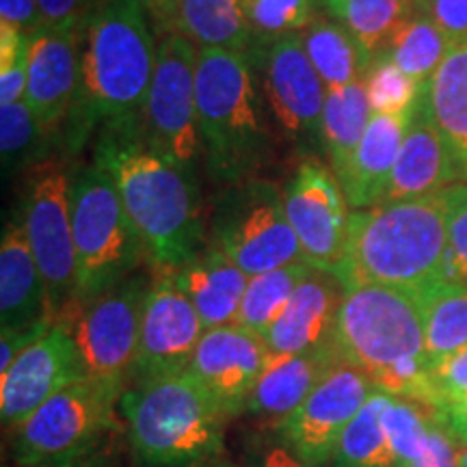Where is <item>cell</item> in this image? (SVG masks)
Listing matches in <instances>:
<instances>
[{"label": "cell", "mask_w": 467, "mask_h": 467, "mask_svg": "<svg viewBox=\"0 0 467 467\" xmlns=\"http://www.w3.org/2000/svg\"><path fill=\"white\" fill-rule=\"evenodd\" d=\"M93 162L113 178L156 268L175 271L202 254L203 219L195 173L151 148L139 117L104 126Z\"/></svg>", "instance_id": "obj_1"}, {"label": "cell", "mask_w": 467, "mask_h": 467, "mask_svg": "<svg viewBox=\"0 0 467 467\" xmlns=\"http://www.w3.org/2000/svg\"><path fill=\"white\" fill-rule=\"evenodd\" d=\"M331 344L337 358L364 372L377 389L433 409L424 307L418 292L379 284L348 285Z\"/></svg>", "instance_id": "obj_2"}, {"label": "cell", "mask_w": 467, "mask_h": 467, "mask_svg": "<svg viewBox=\"0 0 467 467\" xmlns=\"http://www.w3.org/2000/svg\"><path fill=\"white\" fill-rule=\"evenodd\" d=\"M448 217L446 191L350 213L337 271L344 288L379 284L422 295L446 284Z\"/></svg>", "instance_id": "obj_3"}, {"label": "cell", "mask_w": 467, "mask_h": 467, "mask_svg": "<svg viewBox=\"0 0 467 467\" xmlns=\"http://www.w3.org/2000/svg\"><path fill=\"white\" fill-rule=\"evenodd\" d=\"M159 44L137 0H100L83 25L80 85L72 107L74 143L96 126L139 117L154 78Z\"/></svg>", "instance_id": "obj_4"}, {"label": "cell", "mask_w": 467, "mask_h": 467, "mask_svg": "<svg viewBox=\"0 0 467 467\" xmlns=\"http://www.w3.org/2000/svg\"><path fill=\"white\" fill-rule=\"evenodd\" d=\"M119 409L134 467H210L223 454L230 418L189 372L126 389Z\"/></svg>", "instance_id": "obj_5"}, {"label": "cell", "mask_w": 467, "mask_h": 467, "mask_svg": "<svg viewBox=\"0 0 467 467\" xmlns=\"http://www.w3.org/2000/svg\"><path fill=\"white\" fill-rule=\"evenodd\" d=\"M195 98L210 173L227 182L247 180L265 159L268 143L249 55L200 50Z\"/></svg>", "instance_id": "obj_6"}, {"label": "cell", "mask_w": 467, "mask_h": 467, "mask_svg": "<svg viewBox=\"0 0 467 467\" xmlns=\"http://www.w3.org/2000/svg\"><path fill=\"white\" fill-rule=\"evenodd\" d=\"M78 306L115 288L148 254L113 178L93 162L69 186Z\"/></svg>", "instance_id": "obj_7"}, {"label": "cell", "mask_w": 467, "mask_h": 467, "mask_svg": "<svg viewBox=\"0 0 467 467\" xmlns=\"http://www.w3.org/2000/svg\"><path fill=\"white\" fill-rule=\"evenodd\" d=\"M213 238L247 277L306 262L284 192L266 180H241L225 191L213 214Z\"/></svg>", "instance_id": "obj_8"}, {"label": "cell", "mask_w": 467, "mask_h": 467, "mask_svg": "<svg viewBox=\"0 0 467 467\" xmlns=\"http://www.w3.org/2000/svg\"><path fill=\"white\" fill-rule=\"evenodd\" d=\"M119 399L113 389L87 377L67 385L17 426L16 461L39 467L98 446L117 426L115 402Z\"/></svg>", "instance_id": "obj_9"}, {"label": "cell", "mask_w": 467, "mask_h": 467, "mask_svg": "<svg viewBox=\"0 0 467 467\" xmlns=\"http://www.w3.org/2000/svg\"><path fill=\"white\" fill-rule=\"evenodd\" d=\"M69 180L57 162H44L28 175L25 225L28 244L42 273L52 317L72 318L78 312L76 244Z\"/></svg>", "instance_id": "obj_10"}, {"label": "cell", "mask_w": 467, "mask_h": 467, "mask_svg": "<svg viewBox=\"0 0 467 467\" xmlns=\"http://www.w3.org/2000/svg\"><path fill=\"white\" fill-rule=\"evenodd\" d=\"M150 284L141 275H130L66 320L72 327L85 377L119 396L132 377Z\"/></svg>", "instance_id": "obj_11"}, {"label": "cell", "mask_w": 467, "mask_h": 467, "mask_svg": "<svg viewBox=\"0 0 467 467\" xmlns=\"http://www.w3.org/2000/svg\"><path fill=\"white\" fill-rule=\"evenodd\" d=\"M200 48L180 33L161 37L156 69L143 107L148 143L173 165L192 169L202 145L195 72Z\"/></svg>", "instance_id": "obj_12"}, {"label": "cell", "mask_w": 467, "mask_h": 467, "mask_svg": "<svg viewBox=\"0 0 467 467\" xmlns=\"http://www.w3.org/2000/svg\"><path fill=\"white\" fill-rule=\"evenodd\" d=\"M375 383L347 361H337L292 416L275 424L279 441L307 467H327L337 441L368 399Z\"/></svg>", "instance_id": "obj_13"}, {"label": "cell", "mask_w": 467, "mask_h": 467, "mask_svg": "<svg viewBox=\"0 0 467 467\" xmlns=\"http://www.w3.org/2000/svg\"><path fill=\"white\" fill-rule=\"evenodd\" d=\"M206 334L200 314L175 284L173 273L159 268L143 307L141 336L134 359V388L184 375Z\"/></svg>", "instance_id": "obj_14"}, {"label": "cell", "mask_w": 467, "mask_h": 467, "mask_svg": "<svg viewBox=\"0 0 467 467\" xmlns=\"http://www.w3.org/2000/svg\"><path fill=\"white\" fill-rule=\"evenodd\" d=\"M285 217L307 265L340 271L348 238V202L336 173L317 159H306L284 192Z\"/></svg>", "instance_id": "obj_15"}, {"label": "cell", "mask_w": 467, "mask_h": 467, "mask_svg": "<svg viewBox=\"0 0 467 467\" xmlns=\"http://www.w3.org/2000/svg\"><path fill=\"white\" fill-rule=\"evenodd\" d=\"M83 377L72 327L66 320H58L48 334L22 350L9 370L0 375L3 424L17 429L35 409Z\"/></svg>", "instance_id": "obj_16"}, {"label": "cell", "mask_w": 467, "mask_h": 467, "mask_svg": "<svg viewBox=\"0 0 467 467\" xmlns=\"http://www.w3.org/2000/svg\"><path fill=\"white\" fill-rule=\"evenodd\" d=\"M266 359L265 337L238 325H227L203 334L186 372L213 396L227 418H234L247 409Z\"/></svg>", "instance_id": "obj_17"}, {"label": "cell", "mask_w": 467, "mask_h": 467, "mask_svg": "<svg viewBox=\"0 0 467 467\" xmlns=\"http://www.w3.org/2000/svg\"><path fill=\"white\" fill-rule=\"evenodd\" d=\"M266 98L290 139L323 143L327 87L303 48L301 33L285 35L268 48Z\"/></svg>", "instance_id": "obj_18"}, {"label": "cell", "mask_w": 467, "mask_h": 467, "mask_svg": "<svg viewBox=\"0 0 467 467\" xmlns=\"http://www.w3.org/2000/svg\"><path fill=\"white\" fill-rule=\"evenodd\" d=\"M83 26H42L28 35L26 104L39 132L57 130L72 113L80 85Z\"/></svg>", "instance_id": "obj_19"}, {"label": "cell", "mask_w": 467, "mask_h": 467, "mask_svg": "<svg viewBox=\"0 0 467 467\" xmlns=\"http://www.w3.org/2000/svg\"><path fill=\"white\" fill-rule=\"evenodd\" d=\"M344 290L347 288L336 273L312 266L296 285L282 317L266 331L268 355L307 353L329 344Z\"/></svg>", "instance_id": "obj_20"}, {"label": "cell", "mask_w": 467, "mask_h": 467, "mask_svg": "<svg viewBox=\"0 0 467 467\" xmlns=\"http://www.w3.org/2000/svg\"><path fill=\"white\" fill-rule=\"evenodd\" d=\"M459 180L461 171L451 148L418 102L416 115H413L405 141H402L392 178L385 191L383 203L435 195Z\"/></svg>", "instance_id": "obj_21"}, {"label": "cell", "mask_w": 467, "mask_h": 467, "mask_svg": "<svg viewBox=\"0 0 467 467\" xmlns=\"http://www.w3.org/2000/svg\"><path fill=\"white\" fill-rule=\"evenodd\" d=\"M337 358L334 344L296 355H268L265 370L247 400L244 413L282 422L303 405Z\"/></svg>", "instance_id": "obj_22"}, {"label": "cell", "mask_w": 467, "mask_h": 467, "mask_svg": "<svg viewBox=\"0 0 467 467\" xmlns=\"http://www.w3.org/2000/svg\"><path fill=\"white\" fill-rule=\"evenodd\" d=\"M57 320L48 292L28 244L25 225L11 221L0 243V323L3 331H22Z\"/></svg>", "instance_id": "obj_23"}, {"label": "cell", "mask_w": 467, "mask_h": 467, "mask_svg": "<svg viewBox=\"0 0 467 467\" xmlns=\"http://www.w3.org/2000/svg\"><path fill=\"white\" fill-rule=\"evenodd\" d=\"M413 113L407 115H372L340 184L347 202L355 210L372 208L383 203L396 159L405 141Z\"/></svg>", "instance_id": "obj_24"}, {"label": "cell", "mask_w": 467, "mask_h": 467, "mask_svg": "<svg viewBox=\"0 0 467 467\" xmlns=\"http://www.w3.org/2000/svg\"><path fill=\"white\" fill-rule=\"evenodd\" d=\"M171 273L178 288L200 314L206 331L236 323L249 277L227 260L223 251L213 244Z\"/></svg>", "instance_id": "obj_25"}, {"label": "cell", "mask_w": 467, "mask_h": 467, "mask_svg": "<svg viewBox=\"0 0 467 467\" xmlns=\"http://www.w3.org/2000/svg\"><path fill=\"white\" fill-rule=\"evenodd\" d=\"M420 109L433 121L467 182V39L452 46L422 87Z\"/></svg>", "instance_id": "obj_26"}, {"label": "cell", "mask_w": 467, "mask_h": 467, "mask_svg": "<svg viewBox=\"0 0 467 467\" xmlns=\"http://www.w3.org/2000/svg\"><path fill=\"white\" fill-rule=\"evenodd\" d=\"M175 33L184 35L200 50H230L247 55L254 42L243 0H180Z\"/></svg>", "instance_id": "obj_27"}, {"label": "cell", "mask_w": 467, "mask_h": 467, "mask_svg": "<svg viewBox=\"0 0 467 467\" xmlns=\"http://www.w3.org/2000/svg\"><path fill=\"white\" fill-rule=\"evenodd\" d=\"M301 42L327 91L364 80L372 63V57L361 48L358 37L342 22L329 17L318 16L301 31Z\"/></svg>", "instance_id": "obj_28"}, {"label": "cell", "mask_w": 467, "mask_h": 467, "mask_svg": "<svg viewBox=\"0 0 467 467\" xmlns=\"http://www.w3.org/2000/svg\"><path fill=\"white\" fill-rule=\"evenodd\" d=\"M370 104L364 80L327 91L323 115V145L329 156L331 171L340 180L358 151L370 121Z\"/></svg>", "instance_id": "obj_29"}, {"label": "cell", "mask_w": 467, "mask_h": 467, "mask_svg": "<svg viewBox=\"0 0 467 467\" xmlns=\"http://www.w3.org/2000/svg\"><path fill=\"white\" fill-rule=\"evenodd\" d=\"M426 355L431 368L467 347V284H440L422 292Z\"/></svg>", "instance_id": "obj_30"}, {"label": "cell", "mask_w": 467, "mask_h": 467, "mask_svg": "<svg viewBox=\"0 0 467 467\" xmlns=\"http://www.w3.org/2000/svg\"><path fill=\"white\" fill-rule=\"evenodd\" d=\"M392 394L377 389L337 441L334 467H399L383 429V411Z\"/></svg>", "instance_id": "obj_31"}, {"label": "cell", "mask_w": 467, "mask_h": 467, "mask_svg": "<svg viewBox=\"0 0 467 467\" xmlns=\"http://www.w3.org/2000/svg\"><path fill=\"white\" fill-rule=\"evenodd\" d=\"M372 58L381 55L402 22L416 16L409 0H323Z\"/></svg>", "instance_id": "obj_32"}, {"label": "cell", "mask_w": 467, "mask_h": 467, "mask_svg": "<svg viewBox=\"0 0 467 467\" xmlns=\"http://www.w3.org/2000/svg\"><path fill=\"white\" fill-rule=\"evenodd\" d=\"M309 271H312V265L296 262V265L277 268V271L249 277L247 290H244L241 309H238L234 325L265 337L266 331L277 323L284 309L288 307L296 285L303 282V277Z\"/></svg>", "instance_id": "obj_33"}, {"label": "cell", "mask_w": 467, "mask_h": 467, "mask_svg": "<svg viewBox=\"0 0 467 467\" xmlns=\"http://www.w3.org/2000/svg\"><path fill=\"white\" fill-rule=\"evenodd\" d=\"M451 48L452 46L446 35L422 14L402 22L381 55L424 87Z\"/></svg>", "instance_id": "obj_34"}, {"label": "cell", "mask_w": 467, "mask_h": 467, "mask_svg": "<svg viewBox=\"0 0 467 467\" xmlns=\"http://www.w3.org/2000/svg\"><path fill=\"white\" fill-rule=\"evenodd\" d=\"M364 85L372 115L394 117L413 113L422 96V85L383 55L372 58Z\"/></svg>", "instance_id": "obj_35"}, {"label": "cell", "mask_w": 467, "mask_h": 467, "mask_svg": "<svg viewBox=\"0 0 467 467\" xmlns=\"http://www.w3.org/2000/svg\"><path fill=\"white\" fill-rule=\"evenodd\" d=\"M320 0H243L251 35L262 44H275L301 33L318 17Z\"/></svg>", "instance_id": "obj_36"}, {"label": "cell", "mask_w": 467, "mask_h": 467, "mask_svg": "<svg viewBox=\"0 0 467 467\" xmlns=\"http://www.w3.org/2000/svg\"><path fill=\"white\" fill-rule=\"evenodd\" d=\"M433 409L411 399L392 396L383 411V429L399 467H413L422 448Z\"/></svg>", "instance_id": "obj_37"}, {"label": "cell", "mask_w": 467, "mask_h": 467, "mask_svg": "<svg viewBox=\"0 0 467 467\" xmlns=\"http://www.w3.org/2000/svg\"><path fill=\"white\" fill-rule=\"evenodd\" d=\"M451 217H448L446 282L467 284V184L446 189Z\"/></svg>", "instance_id": "obj_38"}, {"label": "cell", "mask_w": 467, "mask_h": 467, "mask_svg": "<svg viewBox=\"0 0 467 467\" xmlns=\"http://www.w3.org/2000/svg\"><path fill=\"white\" fill-rule=\"evenodd\" d=\"M35 134L42 132L26 100L0 107V150H3L5 165L16 156L25 154Z\"/></svg>", "instance_id": "obj_39"}, {"label": "cell", "mask_w": 467, "mask_h": 467, "mask_svg": "<svg viewBox=\"0 0 467 467\" xmlns=\"http://www.w3.org/2000/svg\"><path fill=\"white\" fill-rule=\"evenodd\" d=\"M431 381L435 392L433 409L467 396V347L431 368Z\"/></svg>", "instance_id": "obj_40"}, {"label": "cell", "mask_w": 467, "mask_h": 467, "mask_svg": "<svg viewBox=\"0 0 467 467\" xmlns=\"http://www.w3.org/2000/svg\"><path fill=\"white\" fill-rule=\"evenodd\" d=\"M413 467H461V446L451 435V431L441 424V420L431 418L422 448Z\"/></svg>", "instance_id": "obj_41"}, {"label": "cell", "mask_w": 467, "mask_h": 467, "mask_svg": "<svg viewBox=\"0 0 467 467\" xmlns=\"http://www.w3.org/2000/svg\"><path fill=\"white\" fill-rule=\"evenodd\" d=\"M422 14L446 35L451 46L467 39V0H426Z\"/></svg>", "instance_id": "obj_42"}, {"label": "cell", "mask_w": 467, "mask_h": 467, "mask_svg": "<svg viewBox=\"0 0 467 467\" xmlns=\"http://www.w3.org/2000/svg\"><path fill=\"white\" fill-rule=\"evenodd\" d=\"M100 0H37L44 26H83Z\"/></svg>", "instance_id": "obj_43"}, {"label": "cell", "mask_w": 467, "mask_h": 467, "mask_svg": "<svg viewBox=\"0 0 467 467\" xmlns=\"http://www.w3.org/2000/svg\"><path fill=\"white\" fill-rule=\"evenodd\" d=\"M0 22L33 35L44 26L37 0H0Z\"/></svg>", "instance_id": "obj_44"}, {"label": "cell", "mask_w": 467, "mask_h": 467, "mask_svg": "<svg viewBox=\"0 0 467 467\" xmlns=\"http://www.w3.org/2000/svg\"><path fill=\"white\" fill-rule=\"evenodd\" d=\"M28 85V46L16 63L0 67V107L22 102L26 98Z\"/></svg>", "instance_id": "obj_45"}, {"label": "cell", "mask_w": 467, "mask_h": 467, "mask_svg": "<svg viewBox=\"0 0 467 467\" xmlns=\"http://www.w3.org/2000/svg\"><path fill=\"white\" fill-rule=\"evenodd\" d=\"M39 467H117V454L113 448H109L107 443H98V446L83 451L78 454H72L67 459L52 461V463L39 465Z\"/></svg>", "instance_id": "obj_46"}, {"label": "cell", "mask_w": 467, "mask_h": 467, "mask_svg": "<svg viewBox=\"0 0 467 467\" xmlns=\"http://www.w3.org/2000/svg\"><path fill=\"white\" fill-rule=\"evenodd\" d=\"M137 3L156 31L162 33V37L175 33V14H178L180 0H137Z\"/></svg>", "instance_id": "obj_47"}, {"label": "cell", "mask_w": 467, "mask_h": 467, "mask_svg": "<svg viewBox=\"0 0 467 467\" xmlns=\"http://www.w3.org/2000/svg\"><path fill=\"white\" fill-rule=\"evenodd\" d=\"M435 416L441 420V424L451 431V435L459 441V446L467 443V396L463 399L448 402L440 409H433Z\"/></svg>", "instance_id": "obj_48"}, {"label": "cell", "mask_w": 467, "mask_h": 467, "mask_svg": "<svg viewBox=\"0 0 467 467\" xmlns=\"http://www.w3.org/2000/svg\"><path fill=\"white\" fill-rule=\"evenodd\" d=\"M254 467H307L303 461L282 441L262 443L255 451Z\"/></svg>", "instance_id": "obj_49"}, {"label": "cell", "mask_w": 467, "mask_h": 467, "mask_svg": "<svg viewBox=\"0 0 467 467\" xmlns=\"http://www.w3.org/2000/svg\"><path fill=\"white\" fill-rule=\"evenodd\" d=\"M461 467H467V443L461 446Z\"/></svg>", "instance_id": "obj_50"}, {"label": "cell", "mask_w": 467, "mask_h": 467, "mask_svg": "<svg viewBox=\"0 0 467 467\" xmlns=\"http://www.w3.org/2000/svg\"><path fill=\"white\" fill-rule=\"evenodd\" d=\"M210 467H241V465L227 463V461H217V463H214V465H210Z\"/></svg>", "instance_id": "obj_51"}, {"label": "cell", "mask_w": 467, "mask_h": 467, "mask_svg": "<svg viewBox=\"0 0 467 467\" xmlns=\"http://www.w3.org/2000/svg\"><path fill=\"white\" fill-rule=\"evenodd\" d=\"M409 3H411V5H413V7H416V9H422V7H424V3H426V0H409Z\"/></svg>", "instance_id": "obj_52"}, {"label": "cell", "mask_w": 467, "mask_h": 467, "mask_svg": "<svg viewBox=\"0 0 467 467\" xmlns=\"http://www.w3.org/2000/svg\"><path fill=\"white\" fill-rule=\"evenodd\" d=\"M320 3H323V0H320Z\"/></svg>", "instance_id": "obj_53"}]
</instances>
